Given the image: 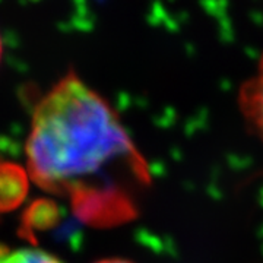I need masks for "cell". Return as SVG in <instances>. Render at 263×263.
Listing matches in <instances>:
<instances>
[{"label": "cell", "instance_id": "obj_6", "mask_svg": "<svg viewBox=\"0 0 263 263\" xmlns=\"http://www.w3.org/2000/svg\"><path fill=\"white\" fill-rule=\"evenodd\" d=\"M97 263H132L127 262V260H124V259H105V260H100V262Z\"/></svg>", "mask_w": 263, "mask_h": 263}, {"label": "cell", "instance_id": "obj_3", "mask_svg": "<svg viewBox=\"0 0 263 263\" xmlns=\"http://www.w3.org/2000/svg\"><path fill=\"white\" fill-rule=\"evenodd\" d=\"M28 193V173L18 164H0V212L13 211Z\"/></svg>", "mask_w": 263, "mask_h": 263}, {"label": "cell", "instance_id": "obj_4", "mask_svg": "<svg viewBox=\"0 0 263 263\" xmlns=\"http://www.w3.org/2000/svg\"><path fill=\"white\" fill-rule=\"evenodd\" d=\"M0 263H63L40 249L0 250Z\"/></svg>", "mask_w": 263, "mask_h": 263}, {"label": "cell", "instance_id": "obj_1", "mask_svg": "<svg viewBox=\"0 0 263 263\" xmlns=\"http://www.w3.org/2000/svg\"><path fill=\"white\" fill-rule=\"evenodd\" d=\"M29 177L70 197L82 219L105 221L117 206L116 174L142 162L111 105L69 72L38 101L27 141Z\"/></svg>", "mask_w": 263, "mask_h": 263}, {"label": "cell", "instance_id": "obj_7", "mask_svg": "<svg viewBox=\"0 0 263 263\" xmlns=\"http://www.w3.org/2000/svg\"><path fill=\"white\" fill-rule=\"evenodd\" d=\"M0 56H2V41H0Z\"/></svg>", "mask_w": 263, "mask_h": 263}, {"label": "cell", "instance_id": "obj_2", "mask_svg": "<svg viewBox=\"0 0 263 263\" xmlns=\"http://www.w3.org/2000/svg\"><path fill=\"white\" fill-rule=\"evenodd\" d=\"M238 104L249 127L263 142V56L256 73L241 86Z\"/></svg>", "mask_w": 263, "mask_h": 263}, {"label": "cell", "instance_id": "obj_5", "mask_svg": "<svg viewBox=\"0 0 263 263\" xmlns=\"http://www.w3.org/2000/svg\"><path fill=\"white\" fill-rule=\"evenodd\" d=\"M57 215V208L51 202H38L29 208L25 218V224L31 230L47 228L53 222V216Z\"/></svg>", "mask_w": 263, "mask_h": 263}]
</instances>
